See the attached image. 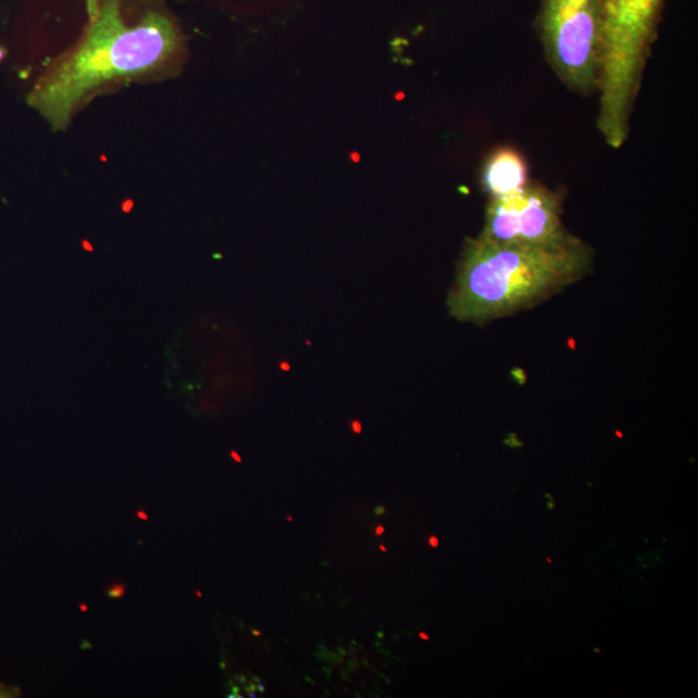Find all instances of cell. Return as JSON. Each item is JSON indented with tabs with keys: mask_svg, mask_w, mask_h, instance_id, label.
<instances>
[{
	"mask_svg": "<svg viewBox=\"0 0 698 698\" xmlns=\"http://www.w3.org/2000/svg\"><path fill=\"white\" fill-rule=\"evenodd\" d=\"M383 532H385V528H383V526H378L377 528L378 535H379V534L383 533Z\"/></svg>",
	"mask_w": 698,
	"mask_h": 698,
	"instance_id": "obj_10",
	"label": "cell"
},
{
	"mask_svg": "<svg viewBox=\"0 0 698 698\" xmlns=\"http://www.w3.org/2000/svg\"><path fill=\"white\" fill-rule=\"evenodd\" d=\"M480 238L494 244L560 247L575 244L561 221V201L552 190L535 182L487 204L485 227Z\"/></svg>",
	"mask_w": 698,
	"mask_h": 698,
	"instance_id": "obj_5",
	"label": "cell"
},
{
	"mask_svg": "<svg viewBox=\"0 0 698 698\" xmlns=\"http://www.w3.org/2000/svg\"><path fill=\"white\" fill-rule=\"evenodd\" d=\"M87 4V12H88V16L89 18H92L97 11V6H99V0H86Z\"/></svg>",
	"mask_w": 698,
	"mask_h": 698,
	"instance_id": "obj_7",
	"label": "cell"
},
{
	"mask_svg": "<svg viewBox=\"0 0 698 698\" xmlns=\"http://www.w3.org/2000/svg\"><path fill=\"white\" fill-rule=\"evenodd\" d=\"M182 49L180 30L165 13L150 11L128 26L120 0H99L83 38L39 79L29 104L61 131L89 96L111 83L156 77L180 60Z\"/></svg>",
	"mask_w": 698,
	"mask_h": 698,
	"instance_id": "obj_1",
	"label": "cell"
},
{
	"mask_svg": "<svg viewBox=\"0 0 698 698\" xmlns=\"http://www.w3.org/2000/svg\"><path fill=\"white\" fill-rule=\"evenodd\" d=\"M602 16L599 130L613 148L628 137L661 0H597Z\"/></svg>",
	"mask_w": 698,
	"mask_h": 698,
	"instance_id": "obj_3",
	"label": "cell"
},
{
	"mask_svg": "<svg viewBox=\"0 0 698 698\" xmlns=\"http://www.w3.org/2000/svg\"><path fill=\"white\" fill-rule=\"evenodd\" d=\"M591 264L582 241L544 247L468 238L447 306L458 321L485 325L551 298L587 275Z\"/></svg>",
	"mask_w": 698,
	"mask_h": 698,
	"instance_id": "obj_2",
	"label": "cell"
},
{
	"mask_svg": "<svg viewBox=\"0 0 698 698\" xmlns=\"http://www.w3.org/2000/svg\"><path fill=\"white\" fill-rule=\"evenodd\" d=\"M123 592H125V587H123V586H120V585H116L114 587H111V589H110L109 592H108V595H109L110 597L118 599V597L123 595Z\"/></svg>",
	"mask_w": 698,
	"mask_h": 698,
	"instance_id": "obj_8",
	"label": "cell"
},
{
	"mask_svg": "<svg viewBox=\"0 0 698 698\" xmlns=\"http://www.w3.org/2000/svg\"><path fill=\"white\" fill-rule=\"evenodd\" d=\"M4 55H6V51H4L3 48L0 47V61L3 60V57H4Z\"/></svg>",
	"mask_w": 698,
	"mask_h": 698,
	"instance_id": "obj_11",
	"label": "cell"
},
{
	"mask_svg": "<svg viewBox=\"0 0 698 698\" xmlns=\"http://www.w3.org/2000/svg\"><path fill=\"white\" fill-rule=\"evenodd\" d=\"M526 182L525 161L516 150L503 148L487 158L482 168V185L492 198L512 193Z\"/></svg>",
	"mask_w": 698,
	"mask_h": 698,
	"instance_id": "obj_6",
	"label": "cell"
},
{
	"mask_svg": "<svg viewBox=\"0 0 698 698\" xmlns=\"http://www.w3.org/2000/svg\"><path fill=\"white\" fill-rule=\"evenodd\" d=\"M419 636H420L422 639H424V640H428V636L425 635V634H420Z\"/></svg>",
	"mask_w": 698,
	"mask_h": 698,
	"instance_id": "obj_12",
	"label": "cell"
},
{
	"mask_svg": "<svg viewBox=\"0 0 698 698\" xmlns=\"http://www.w3.org/2000/svg\"><path fill=\"white\" fill-rule=\"evenodd\" d=\"M430 544H431L432 547H435V549H436V547L439 546V540H437L436 537H431V538H430Z\"/></svg>",
	"mask_w": 698,
	"mask_h": 698,
	"instance_id": "obj_9",
	"label": "cell"
},
{
	"mask_svg": "<svg viewBox=\"0 0 698 698\" xmlns=\"http://www.w3.org/2000/svg\"><path fill=\"white\" fill-rule=\"evenodd\" d=\"M542 30L549 61L565 85L582 94L597 89L602 16L597 0H546Z\"/></svg>",
	"mask_w": 698,
	"mask_h": 698,
	"instance_id": "obj_4",
	"label": "cell"
}]
</instances>
